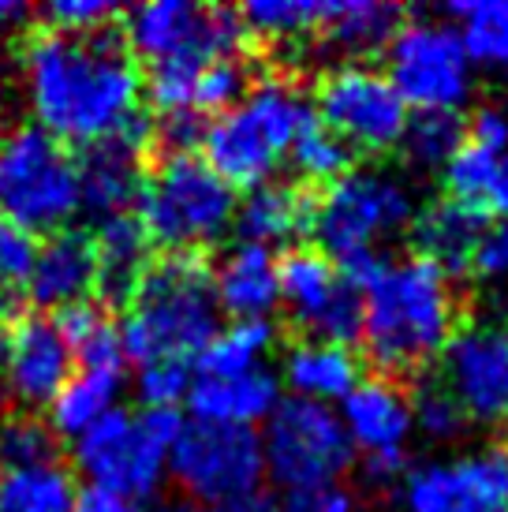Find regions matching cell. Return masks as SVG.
<instances>
[{
  "mask_svg": "<svg viewBox=\"0 0 508 512\" xmlns=\"http://www.w3.org/2000/svg\"><path fill=\"white\" fill-rule=\"evenodd\" d=\"M23 86L38 128L60 143L94 146L139 113L142 75L116 27L94 34L42 27L23 45Z\"/></svg>",
  "mask_w": 508,
  "mask_h": 512,
  "instance_id": "obj_1",
  "label": "cell"
},
{
  "mask_svg": "<svg viewBox=\"0 0 508 512\" xmlns=\"http://www.w3.org/2000/svg\"><path fill=\"white\" fill-rule=\"evenodd\" d=\"M456 333L452 277L430 258L389 262L363 292V348L385 374H415L445 352Z\"/></svg>",
  "mask_w": 508,
  "mask_h": 512,
  "instance_id": "obj_2",
  "label": "cell"
},
{
  "mask_svg": "<svg viewBox=\"0 0 508 512\" xmlns=\"http://www.w3.org/2000/svg\"><path fill=\"white\" fill-rule=\"evenodd\" d=\"M221 307L213 296V273L198 251H176L150 262L120 322L124 359L139 367L176 359L191 363L217 337Z\"/></svg>",
  "mask_w": 508,
  "mask_h": 512,
  "instance_id": "obj_3",
  "label": "cell"
},
{
  "mask_svg": "<svg viewBox=\"0 0 508 512\" xmlns=\"http://www.w3.org/2000/svg\"><path fill=\"white\" fill-rule=\"evenodd\" d=\"M314 120L311 101L288 79H262L251 94L206 124L202 161L232 191L269 184L273 169L288 157L296 135Z\"/></svg>",
  "mask_w": 508,
  "mask_h": 512,
  "instance_id": "obj_4",
  "label": "cell"
},
{
  "mask_svg": "<svg viewBox=\"0 0 508 512\" xmlns=\"http://www.w3.org/2000/svg\"><path fill=\"white\" fill-rule=\"evenodd\" d=\"M184 423L187 419L180 408H142V412L116 408L75 438L71 445L75 468L90 483V490L124 498L131 505L154 498L161 479L169 475V453Z\"/></svg>",
  "mask_w": 508,
  "mask_h": 512,
  "instance_id": "obj_5",
  "label": "cell"
},
{
  "mask_svg": "<svg viewBox=\"0 0 508 512\" xmlns=\"http://www.w3.org/2000/svg\"><path fill=\"white\" fill-rule=\"evenodd\" d=\"M139 221L169 255L217 243L236 221V191L198 154L165 157L139 191Z\"/></svg>",
  "mask_w": 508,
  "mask_h": 512,
  "instance_id": "obj_6",
  "label": "cell"
},
{
  "mask_svg": "<svg viewBox=\"0 0 508 512\" xmlns=\"http://www.w3.org/2000/svg\"><path fill=\"white\" fill-rule=\"evenodd\" d=\"M83 210L79 202V169L60 139L38 124L0 135V214L8 225L38 232H64Z\"/></svg>",
  "mask_w": 508,
  "mask_h": 512,
  "instance_id": "obj_7",
  "label": "cell"
},
{
  "mask_svg": "<svg viewBox=\"0 0 508 512\" xmlns=\"http://www.w3.org/2000/svg\"><path fill=\"white\" fill-rule=\"evenodd\" d=\"M415 221V195L400 176L378 169H352L329 184L314 202L311 232L329 262L359 251H378V240L396 236Z\"/></svg>",
  "mask_w": 508,
  "mask_h": 512,
  "instance_id": "obj_8",
  "label": "cell"
},
{
  "mask_svg": "<svg viewBox=\"0 0 508 512\" xmlns=\"http://www.w3.org/2000/svg\"><path fill=\"white\" fill-rule=\"evenodd\" d=\"M258 438L266 453V475L288 494L340 483V475L355 460L340 415L329 404H314V400L284 397Z\"/></svg>",
  "mask_w": 508,
  "mask_h": 512,
  "instance_id": "obj_9",
  "label": "cell"
},
{
  "mask_svg": "<svg viewBox=\"0 0 508 512\" xmlns=\"http://www.w3.org/2000/svg\"><path fill=\"white\" fill-rule=\"evenodd\" d=\"M385 75L415 113H460L475 90V68L460 34L441 19H411L385 49Z\"/></svg>",
  "mask_w": 508,
  "mask_h": 512,
  "instance_id": "obj_10",
  "label": "cell"
},
{
  "mask_svg": "<svg viewBox=\"0 0 508 512\" xmlns=\"http://www.w3.org/2000/svg\"><path fill=\"white\" fill-rule=\"evenodd\" d=\"M172 483L198 505H232L254 498L266 479L262 438L251 427H217V423H184L169 453Z\"/></svg>",
  "mask_w": 508,
  "mask_h": 512,
  "instance_id": "obj_11",
  "label": "cell"
},
{
  "mask_svg": "<svg viewBox=\"0 0 508 512\" xmlns=\"http://www.w3.org/2000/svg\"><path fill=\"white\" fill-rule=\"evenodd\" d=\"M251 30L240 8H202L191 0H146L124 12V42L135 57L161 60H236Z\"/></svg>",
  "mask_w": 508,
  "mask_h": 512,
  "instance_id": "obj_12",
  "label": "cell"
},
{
  "mask_svg": "<svg viewBox=\"0 0 508 512\" xmlns=\"http://www.w3.org/2000/svg\"><path fill=\"white\" fill-rule=\"evenodd\" d=\"M314 116L352 150L381 154L400 146L408 128V105L393 90L389 75L370 64H340L314 90Z\"/></svg>",
  "mask_w": 508,
  "mask_h": 512,
  "instance_id": "obj_13",
  "label": "cell"
},
{
  "mask_svg": "<svg viewBox=\"0 0 508 512\" xmlns=\"http://www.w3.org/2000/svg\"><path fill=\"white\" fill-rule=\"evenodd\" d=\"M281 303L311 341L352 348L363 337V292L314 247H296L277 258Z\"/></svg>",
  "mask_w": 508,
  "mask_h": 512,
  "instance_id": "obj_14",
  "label": "cell"
},
{
  "mask_svg": "<svg viewBox=\"0 0 508 512\" xmlns=\"http://www.w3.org/2000/svg\"><path fill=\"white\" fill-rule=\"evenodd\" d=\"M404 512H508V449L486 445L456 460H430L400 479Z\"/></svg>",
  "mask_w": 508,
  "mask_h": 512,
  "instance_id": "obj_15",
  "label": "cell"
},
{
  "mask_svg": "<svg viewBox=\"0 0 508 512\" xmlns=\"http://www.w3.org/2000/svg\"><path fill=\"white\" fill-rule=\"evenodd\" d=\"M445 389L467 419L497 423L508 408V322H475L456 329L441 352Z\"/></svg>",
  "mask_w": 508,
  "mask_h": 512,
  "instance_id": "obj_16",
  "label": "cell"
},
{
  "mask_svg": "<svg viewBox=\"0 0 508 512\" xmlns=\"http://www.w3.org/2000/svg\"><path fill=\"white\" fill-rule=\"evenodd\" d=\"M154 146V124L142 113H135L113 139L86 146L75 161L79 169V202L83 210L98 214L101 221L116 214H127V206L142 191V157Z\"/></svg>",
  "mask_w": 508,
  "mask_h": 512,
  "instance_id": "obj_17",
  "label": "cell"
},
{
  "mask_svg": "<svg viewBox=\"0 0 508 512\" xmlns=\"http://www.w3.org/2000/svg\"><path fill=\"white\" fill-rule=\"evenodd\" d=\"M75 374V356L57 333L53 318L45 314H23L4 337V378L15 400L30 408L57 397L64 382Z\"/></svg>",
  "mask_w": 508,
  "mask_h": 512,
  "instance_id": "obj_18",
  "label": "cell"
},
{
  "mask_svg": "<svg viewBox=\"0 0 508 512\" xmlns=\"http://www.w3.org/2000/svg\"><path fill=\"white\" fill-rule=\"evenodd\" d=\"M337 415L355 453H408L415 430L411 397L393 378H359V385L340 400Z\"/></svg>",
  "mask_w": 508,
  "mask_h": 512,
  "instance_id": "obj_19",
  "label": "cell"
},
{
  "mask_svg": "<svg viewBox=\"0 0 508 512\" xmlns=\"http://www.w3.org/2000/svg\"><path fill=\"white\" fill-rule=\"evenodd\" d=\"M98 285V258H94V236L79 228L53 232L45 247H38V262L30 273L27 299L38 307H71L79 299H90Z\"/></svg>",
  "mask_w": 508,
  "mask_h": 512,
  "instance_id": "obj_20",
  "label": "cell"
},
{
  "mask_svg": "<svg viewBox=\"0 0 508 512\" xmlns=\"http://www.w3.org/2000/svg\"><path fill=\"white\" fill-rule=\"evenodd\" d=\"M213 296L217 307L232 314V322H251V318H269L273 307L281 303V285H277V258L269 247L258 243H236L228 247L225 258L213 266Z\"/></svg>",
  "mask_w": 508,
  "mask_h": 512,
  "instance_id": "obj_21",
  "label": "cell"
},
{
  "mask_svg": "<svg viewBox=\"0 0 508 512\" xmlns=\"http://www.w3.org/2000/svg\"><path fill=\"white\" fill-rule=\"evenodd\" d=\"M195 423L217 427H251L266 423L273 408L281 404V378L273 370H251L236 378H198L187 393Z\"/></svg>",
  "mask_w": 508,
  "mask_h": 512,
  "instance_id": "obj_22",
  "label": "cell"
},
{
  "mask_svg": "<svg viewBox=\"0 0 508 512\" xmlns=\"http://www.w3.org/2000/svg\"><path fill=\"white\" fill-rule=\"evenodd\" d=\"M150 236L135 214L105 217L94 232V258H98V292L105 307H120L135 296L142 273L150 270Z\"/></svg>",
  "mask_w": 508,
  "mask_h": 512,
  "instance_id": "obj_23",
  "label": "cell"
},
{
  "mask_svg": "<svg viewBox=\"0 0 508 512\" xmlns=\"http://www.w3.org/2000/svg\"><path fill=\"white\" fill-rule=\"evenodd\" d=\"M314 199L296 184H258L251 187L243 202H236V232L243 243H258V247H277V243H292L296 236L311 232Z\"/></svg>",
  "mask_w": 508,
  "mask_h": 512,
  "instance_id": "obj_24",
  "label": "cell"
},
{
  "mask_svg": "<svg viewBox=\"0 0 508 512\" xmlns=\"http://www.w3.org/2000/svg\"><path fill=\"white\" fill-rule=\"evenodd\" d=\"M281 382L292 389V397L333 408V400H344L359 385V359L340 344L299 341L284 352Z\"/></svg>",
  "mask_w": 508,
  "mask_h": 512,
  "instance_id": "obj_25",
  "label": "cell"
},
{
  "mask_svg": "<svg viewBox=\"0 0 508 512\" xmlns=\"http://www.w3.org/2000/svg\"><path fill=\"white\" fill-rule=\"evenodd\" d=\"M486 225L490 221H486L482 206L441 199L415 217V240L423 247V258H430L434 266H441L452 277V273L467 270L471 251H475V243H479Z\"/></svg>",
  "mask_w": 508,
  "mask_h": 512,
  "instance_id": "obj_26",
  "label": "cell"
},
{
  "mask_svg": "<svg viewBox=\"0 0 508 512\" xmlns=\"http://www.w3.org/2000/svg\"><path fill=\"white\" fill-rule=\"evenodd\" d=\"M404 27V8L381 0H325V15L318 34L348 57H367L389 49L396 30Z\"/></svg>",
  "mask_w": 508,
  "mask_h": 512,
  "instance_id": "obj_27",
  "label": "cell"
},
{
  "mask_svg": "<svg viewBox=\"0 0 508 512\" xmlns=\"http://www.w3.org/2000/svg\"><path fill=\"white\" fill-rule=\"evenodd\" d=\"M124 389V370H86L79 367L71 374L64 389L49 400V430L57 438H79L86 430L101 423L109 412H116V400Z\"/></svg>",
  "mask_w": 508,
  "mask_h": 512,
  "instance_id": "obj_28",
  "label": "cell"
},
{
  "mask_svg": "<svg viewBox=\"0 0 508 512\" xmlns=\"http://www.w3.org/2000/svg\"><path fill=\"white\" fill-rule=\"evenodd\" d=\"M57 333L71 348L75 363L86 370H124V344H120V326L113 314L98 299H79L71 307H60L53 318Z\"/></svg>",
  "mask_w": 508,
  "mask_h": 512,
  "instance_id": "obj_29",
  "label": "cell"
},
{
  "mask_svg": "<svg viewBox=\"0 0 508 512\" xmlns=\"http://www.w3.org/2000/svg\"><path fill=\"white\" fill-rule=\"evenodd\" d=\"M445 15L460 34L471 68L508 75V0L449 4Z\"/></svg>",
  "mask_w": 508,
  "mask_h": 512,
  "instance_id": "obj_30",
  "label": "cell"
},
{
  "mask_svg": "<svg viewBox=\"0 0 508 512\" xmlns=\"http://www.w3.org/2000/svg\"><path fill=\"white\" fill-rule=\"evenodd\" d=\"M277 348V326L269 318H251V322H232L217 329L202 352H198V378H236L262 370V359Z\"/></svg>",
  "mask_w": 508,
  "mask_h": 512,
  "instance_id": "obj_31",
  "label": "cell"
},
{
  "mask_svg": "<svg viewBox=\"0 0 508 512\" xmlns=\"http://www.w3.org/2000/svg\"><path fill=\"white\" fill-rule=\"evenodd\" d=\"M79 490L64 464L0 471V512H75Z\"/></svg>",
  "mask_w": 508,
  "mask_h": 512,
  "instance_id": "obj_32",
  "label": "cell"
},
{
  "mask_svg": "<svg viewBox=\"0 0 508 512\" xmlns=\"http://www.w3.org/2000/svg\"><path fill=\"white\" fill-rule=\"evenodd\" d=\"M464 146L460 113H415L400 135V150L415 169H445L449 157Z\"/></svg>",
  "mask_w": 508,
  "mask_h": 512,
  "instance_id": "obj_33",
  "label": "cell"
},
{
  "mask_svg": "<svg viewBox=\"0 0 508 512\" xmlns=\"http://www.w3.org/2000/svg\"><path fill=\"white\" fill-rule=\"evenodd\" d=\"M352 154H355L352 146L344 143V139H337L314 116L311 124L296 135V143L288 150V161H292V169L307 184H337L344 172H352Z\"/></svg>",
  "mask_w": 508,
  "mask_h": 512,
  "instance_id": "obj_34",
  "label": "cell"
},
{
  "mask_svg": "<svg viewBox=\"0 0 508 512\" xmlns=\"http://www.w3.org/2000/svg\"><path fill=\"white\" fill-rule=\"evenodd\" d=\"M60 438L38 415H12L0 419V471L42 468L57 464Z\"/></svg>",
  "mask_w": 508,
  "mask_h": 512,
  "instance_id": "obj_35",
  "label": "cell"
},
{
  "mask_svg": "<svg viewBox=\"0 0 508 512\" xmlns=\"http://www.w3.org/2000/svg\"><path fill=\"white\" fill-rule=\"evenodd\" d=\"M240 15L251 34L292 38L322 27L325 0H251L240 8Z\"/></svg>",
  "mask_w": 508,
  "mask_h": 512,
  "instance_id": "obj_36",
  "label": "cell"
},
{
  "mask_svg": "<svg viewBox=\"0 0 508 512\" xmlns=\"http://www.w3.org/2000/svg\"><path fill=\"white\" fill-rule=\"evenodd\" d=\"M198 72H202V60H191V57L150 64V75H146V98H150V105L161 116L195 113Z\"/></svg>",
  "mask_w": 508,
  "mask_h": 512,
  "instance_id": "obj_37",
  "label": "cell"
},
{
  "mask_svg": "<svg viewBox=\"0 0 508 512\" xmlns=\"http://www.w3.org/2000/svg\"><path fill=\"white\" fill-rule=\"evenodd\" d=\"M497 161H501V157L490 154V150H479V146H471V143L460 146V150L449 157V165L441 169V180H445L449 199L467 202V206H482V202L490 199Z\"/></svg>",
  "mask_w": 508,
  "mask_h": 512,
  "instance_id": "obj_38",
  "label": "cell"
},
{
  "mask_svg": "<svg viewBox=\"0 0 508 512\" xmlns=\"http://www.w3.org/2000/svg\"><path fill=\"white\" fill-rule=\"evenodd\" d=\"M251 94V68L236 60H210L202 64L195 86V113H228Z\"/></svg>",
  "mask_w": 508,
  "mask_h": 512,
  "instance_id": "obj_39",
  "label": "cell"
},
{
  "mask_svg": "<svg viewBox=\"0 0 508 512\" xmlns=\"http://www.w3.org/2000/svg\"><path fill=\"white\" fill-rule=\"evenodd\" d=\"M411 419H415V430L430 441H441V445H449V441H460L467 430V412L456 404L445 385H423L415 400H411Z\"/></svg>",
  "mask_w": 508,
  "mask_h": 512,
  "instance_id": "obj_40",
  "label": "cell"
},
{
  "mask_svg": "<svg viewBox=\"0 0 508 512\" xmlns=\"http://www.w3.org/2000/svg\"><path fill=\"white\" fill-rule=\"evenodd\" d=\"M135 393L142 408H176L191 393V363H176V359L146 363L135 374Z\"/></svg>",
  "mask_w": 508,
  "mask_h": 512,
  "instance_id": "obj_41",
  "label": "cell"
},
{
  "mask_svg": "<svg viewBox=\"0 0 508 512\" xmlns=\"http://www.w3.org/2000/svg\"><path fill=\"white\" fill-rule=\"evenodd\" d=\"M120 15L124 12L113 0H49L42 8L45 27L60 34H94V30L113 27Z\"/></svg>",
  "mask_w": 508,
  "mask_h": 512,
  "instance_id": "obj_42",
  "label": "cell"
},
{
  "mask_svg": "<svg viewBox=\"0 0 508 512\" xmlns=\"http://www.w3.org/2000/svg\"><path fill=\"white\" fill-rule=\"evenodd\" d=\"M467 270L475 273V277H482V281H508V225L505 221L482 228Z\"/></svg>",
  "mask_w": 508,
  "mask_h": 512,
  "instance_id": "obj_43",
  "label": "cell"
},
{
  "mask_svg": "<svg viewBox=\"0 0 508 512\" xmlns=\"http://www.w3.org/2000/svg\"><path fill=\"white\" fill-rule=\"evenodd\" d=\"M206 124L210 120H202L198 113H172V116H161L154 128V143L165 150V157H176V154H195L198 146H202V135H206Z\"/></svg>",
  "mask_w": 508,
  "mask_h": 512,
  "instance_id": "obj_44",
  "label": "cell"
},
{
  "mask_svg": "<svg viewBox=\"0 0 508 512\" xmlns=\"http://www.w3.org/2000/svg\"><path fill=\"white\" fill-rule=\"evenodd\" d=\"M464 143L490 150V154H505L508 150V109L501 105H482L475 109V116L464 124Z\"/></svg>",
  "mask_w": 508,
  "mask_h": 512,
  "instance_id": "obj_45",
  "label": "cell"
},
{
  "mask_svg": "<svg viewBox=\"0 0 508 512\" xmlns=\"http://www.w3.org/2000/svg\"><path fill=\"white\" fill-rule=\"evenodd\" d=\"M284 512H359V501L348 486H318V490H303V494H288Z\"/></svg>",
  "mask_w": 508,
  "mask_h": 512,
  "instance_id": "obj_46",
  "label": "cell"
},
{
  "mask_svg": "<svg viewBox=\"0 0 508 512\" xmlns=\"http://www.w3.org/2000/svg\"><path fill=\"white\" fill-rule=\"evenodd\" d=\"M408 475V453H374L363 456V479L370 486H393Z\"/></svg>",
  "mask_w": 508,
  "mask_h": 512,
  "instance_id": "obj_47",
  "label": "cell"
},
{
  "mask_svg": "<svg viewBox=\"0 0 508 512\" xmlns=\"http://www.w3.org/2000/svg\"><path fill=\"white\" fill-rule=\"evenodd\" d=\"M75 512H139L131 501L113 498V494H101V490H83L75 501Z\"/></svg>",
  "mask_w": 508,
  "mask_h": 512,
  "instance_id": "obj_48",
  "label": "cell"
},
{
  "mask_svg": "<svg viewBox=\"0 0 508 512\" xmlns=\"http://www.w3.org/2000/svg\"><path fill=\"white\" fill-rule=\"evenodd\" d=\"M486 206H490V210H494V214L508 225V150L501 154V161H497V176H494V187H490Z\"/></svg>",
  "mask_w": 508,
  "mask_h": 512,
  "instance_id": "obj_49",
  "label": "cell"
},
{
  "mask_svg": "<svg viewBox=\"0 0 508 512\" xmlns=\"http://www.w3.org/2000/svg\"><path fill=\"white\" fill-rule=\"evenodd\" d=\"M210 512H284L277 501H269V498H243V501H232V505H221V509H210Z\"/></svg>",
  "mask_w": 508,
  "mask_h": 512,
  "instance_id": "obj_50",
  "label": "cell"
},
{
  "mask_svg": "<svg viewBox=\"0 0 508 512\" xmlns=\"http://www.w3.org/2000/svg\"><path fill=\"white\" fill-rule=\"evenodd\" d=\"M27 4H19V0H0V27H8V23H19V19H27Z\"/></svg>",
  "mask_w": 508,
  "mask_h": 512,
  "instance_id": "obj_51",
  "label": "cell"
},
{
  "mask_svg": "<svg viewBox=\"0 0 508 512\" xmlns=\"http://www.w3.org/2000/svg\"><path fill=\"white\" fill-rule=\"evenodd\" d=\"M497 423H501V430H505V441H508V408L501 412V419H497Z\"/></svg>",
  "mask_w": 508,
  "mask_h": 512,
  "instance_id": "obj_52",
  "label": "cell"
},
{
  "mask_svg": "<svg viewBox=\"0 0 508 512\" xmlns=\"http://www.w3.org/2000/svg\"><path fill=\"white\" fill-rule=\"evenodd\" d=\"M4 109H8V105H4V90H0V124H4Z\"/></svg>",
  "mask_w": 508,
  "mask_h": 512,
  "instance_id": "obj_53",
  "label": "cell"
},
{
  "mask_svg": "<svg viewBox=\"0 0 508 512\" xmlns=\"http://www.w3.org/2000/svg\"><path fill=\"white\" fill-rule=\"evenodd\" d=\"M0 363H4V329H0Z\"/></svg>",
  "mask_w": 508,
  "mask_h": 512,
  "instance_id": "obj_54",
  "label": "cell"
},
{
  "mask_svg": "<svg viewBox=\"0 0 508 512\" xmlns=\"http://www.w3.org/2000/svg\"><path fill=\"white\" fill-rule=\"evenodd\" d=\"M157 512H191V509H176V505H172V509H157Z\"/></svg>",
  "mask_w": 508,
  "mask_h": 512,
  "instance_id": "obj_55",
  "label": "cell"
},
{
  "mask_svg": "<svg viewBox=\"0 0 508 512\" xmlns=\"http://www.w3.org/2000/svg\"><path fill=\"white\" fill-rule=\"evenodd\" d=\"M0 225H4V214H0Z\"/></svg>",
  "mask_w": 508,
  "mask_h": 512,
  "instance_id": "obj_56",
  "label": "cell"
}]
</instances>
